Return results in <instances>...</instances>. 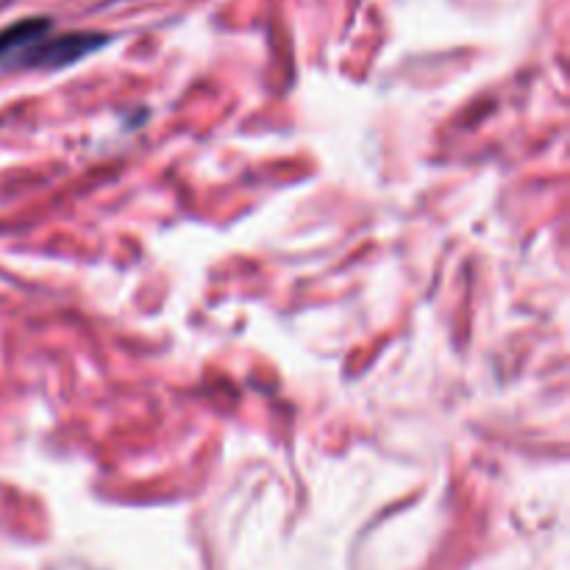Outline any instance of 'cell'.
Instances as JSON below:
<instances>
[{
    "label": "cell",
    "instance_id": "6da1fadb",
    "mask_svg": "<svg viewBox=\"0 0 570 570\" xmlns=\"http://www.w3.org/2000/svg\"><path fill=\"white\" fill-rule=\"evenodd\" d=\"M106 42V37L100 33H65L59 39H50V42H33L31 48L22 50L17 59L22 65H39V67H65L70 61L81 59L89 50L100 48Z\"/></svg>",
    "mask_w": 570,
    "mask_h": 570
},
{
    "label": "cell",
    "instance_id": "7a4b0ae2",
    "mask_svg": "<svg viewBox=\"0 0 570 570\" xmlns=\"http://www.w3.org/2000/svg\"><path fill=\"white\" fill-rule=\"evenodd\" d=\"M48 28L50 22L45 20V17H37V20L14 22V26H9L6 31H0V61L20 56L22 50H28L33 42H39V39L48 33Z\"/></svg>",
    "mask_w": 570,
    "mask_h": 570
}]
</instances>
